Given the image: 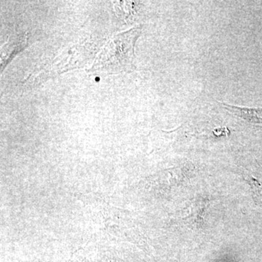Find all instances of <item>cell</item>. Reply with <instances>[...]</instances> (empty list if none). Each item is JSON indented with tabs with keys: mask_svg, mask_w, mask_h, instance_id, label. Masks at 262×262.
Instances as JSON below:
<instances>
[{
	"mask_svg": "<svg viewBox=\"0 0 262 262\" xmlns=\"http://www.w3.org/2000/svg\"><path fill=\"white\" fill-rule=\"evenodd\" d=\"M27 40L28 38L24 37V39H15V45L12 46L11 43L10 45H5L4 48L2 49L1 56V67L2 71L5 68L7 63L9 62L10 58L13 56V55L16 54L19 51L24 49L27 46Z\"/></svg>",
	"mask_w": 262,
	"mask_h": 262,
	"instance_id": "obj_3",
	"label": "cell"
},
{
	"mask_svg": "<svg viewBox=\"0 0 262 262\" xmlns=\"http://www.w3.org/2000/svg\"><path fill=\"white\" fill-rule=\"evenodd\" d=\"M220 104L229 113H232V115L239 118L244 119L250 123L262 125L261 108L244 107V106H234V105L223 102H221Z\"/></svg>",
	"mask_w": 262,
	"mask_h": 262,
	"instance_id": "obj_2",
	"label": "cell"
},
{
	"mask_svg": "<svg viewBox=\"0 0 262 262\" xmlns=\"http://www.w3.org/2000/svg\"><path fill=\"white\" fill-rule=\"evenodd\" d=\"M141 33V27H137L110 39L89 72L99 75L132 72L135 69L134 47Z\"/></svg>",
	"mask_w": 262,
	"mask_h": 262,
	"instance_id": "obj_1",
	"label": "cell"
}]
</instances>
